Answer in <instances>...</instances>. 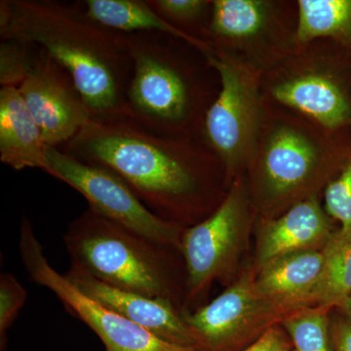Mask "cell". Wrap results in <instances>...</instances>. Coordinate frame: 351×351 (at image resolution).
<instances>
[{
  "mask_svg": "<svg viewBox=\"0 0 351 351\" xmlns=\"http://www.w3.org/2000/svg\"><path fill=\"white\" fill-rule=\"evenodd\" d=\"M58 149L112 171L152 213L182 228L209 217L230 189L202 138L165 137L125 117H93Z\"/></svg>",
  "mask_w": 351,
  "mask_h": 351,
  "instance_id": "cell-1",
  "label": "cell"
},
{
  "mask_svg": "<svg viewBox=\"0 0 351 351\" xmlns=\"http://www.w3.org/2000/svg\"><path fill=\"white\" fill-rule=\"evenodd\" d=\"M0 38L43 49L71 76L94 117H123L131 61L119 34L77 3L1 0Z\"/></svg>",
  "mask_w": 351,
  "mask_h": 351,
  "instance_id": "cell-2",
  "label": "cell"
},
{
  "mask_svg": "<svg viewBox=\"0 0 351 351\" xmlns=\"http://www.w3.org/2000/svg\"><path fill=\"white\" fill-rule=\"evenodd\" d=\"M131 61L123 117L165 137L200 140L221 87L207 54L161 32L119 34Z\"/></svg>",
  "mask_w": 351,
  "mask_h": 351,
  "instance_id": "cell-3",
  "label": "cell"
},
{
  "mask_svg": "<svg viewBox=\"0 0 351 351\" xmlns=\"http://www.w3.org/2000/svg\"><path fill=\"white\" fill-rule=\"evenodd\" d=\"M351 154V131L334 132L263 100L243 172L258 217H276L323 193Z\"/></svg>",
  "mask_w": 351,
  "mask_h": 351,
  "instance_id": "cell-4",
  "label": "cell"
},
{
  "mask_svg": "<svg viewBox=\"0 0 351 351\" xmlns=\"http://www.w3.org/2000/svg\"><path fill=\"white\" fill-rule=\"evenodd\" d=\"M71 263L112 287L172 302L184 301L178 277L182 252L127 230L90 209L73 219L63 237Z\"/></svg>",
  "mask_w": 351,
  "mask_h": 351,
  "instance_id": "cell-5",
  "label": "cell"
},
{
  "mask_svg": "<svg viewBox=\"0 0 351 351\" xmlns=\"http://www.w3.org/2000/svg\"><path fill=\"white\" fill-rule=\"evenodd\" d=\"M263 100L327 130L351 131V59L331 39L298 44L261 76Z\"/></svg>",
  "mask_w": 351,
  "mask_h": 351,
  "instance_id": "cell-6",
  "label": "cell"
},
{
  "mask_svg": "<svg viewBox=\"0 0 351 351\" xmlns=\"http://www.w3.org/2000/svg\"><path fill=\"white\" fill-rule=\"evenodd\" d=\"M298 0H212L205 43L258 75L274 69L297 46Z\"/></svg>",
  "mask_w": 351,
  "mask_h": 351,
  "instance_id": "cell-7",
  "label": "cell"
},
{
  "mask_svg": "<svg viewBox=\"0 0 351 351\" xmlns=\"http://www.w3.org/2000/svg\"><path fill=\"white\" fill-rule=\"evenodd\" d=\"M257 213L243 175L230 184L219 207L182 232L186 284L182 311L191 313L216 281H225L239 262Z\"/></svg>",
  "mask_w": 351,
  "mask_h": 351,
  "instance_id": "cell-8",
  "label": "cell"
},
{
  "mask_svg": "<svg viewBox=\"0 0 351 351\" xmlns=\"http://www.w3.org/2000/svg\"><path fill=\"white\" fill-rule=\"evenodd\" d=\"M208 60L218 71L221 87L205 115L202 140L225 169L228 188L243 174L262 119L261 76L212 52Z\"/></svg>",
  "mask_w": 351,
  "mask_h": 351,
  "instance_id": "cell-9",
  "label": "cell"
},
{
  "mask_svg": "<svg viewBox=\"0 0 351 351\" xmlns=\"http://www.w3.org/2000/svg\"><path fill=\"white\" fill-rule=\"evenodd\" d=\"M19 252L31 280L56 295L69 314L98 336L105 351H198L159 339L76 288L50 265L27 216L21 219Z\"/></svg>",
  "mask_w": 351,
  "mask_h": 351,
  "instance_id": "cell-10",
  "label": "cell"
},
{
  "mask_svg": "<svg viewBox=\"0 0 351 351\" xmlns=\"http://www.w3.org/2000/svg\"><path fill=\"white\" fill-rule=\"evenodd\" d=\"M43 172L69 184L88 202V209L131 232L181 250L186 228L152 213L123 180L106 168L83 162L58 147H46Z\"/></svg>",
  "mask_w": 351,
  "mask_h": 351,
  "instance_id": "cell-11",
  "label": "cell"
},
{
  "mask_svg": "<svg viewBox=\"0 0 351 351\" xmlns=\"http://www.w3.org/2000/svg\"><path fill=\"white\" fill-rule=\"evenodd\" d=\"M255 277L253 267L245 270L209 304L193 313L182 311L195 330L200 351H243L270 328L299 311L263 297Z\"/></svg>",
  "mask_w": 351,
  "mask_h": 351,
  "instance_id": "cell-12",
  "label": "cell"
},
{
  "mask_svg": "<svg viewBox=\"0 0 351 351\" xmlns=\"http://www.w3.org/2000/svg\"><path fill=\"white\" fill-rule=\"evenodd\" d=\"M36 48L32 71L18 89L43 132L46 147H60L75 138L94 115L69 73Z\"/></svg>",
  "mask_w": 351,
  "mask_h": 351,
  "instance_id": "cell-13",
  "label": "cell"
},
{
  "mask_svg": "<svg viewBox=\"0 0 351 351\" xmlns=\"http://www.w3.org/2000/svg\"><path fill=\"white\" fill-rule=\"evenodd\" d=\"M64 276L88 297L121 314L159 339L200 351L195 330L186 322L182 309L172 302L112 287L73 263H71Z\"/></svg>",
  "mask_w": 351,
  "mask_h": 351,
  "instance_id": "cell-14",
  "label": "cell"
},
{
  "mask_svg": "<svg viewBox=\"0 0 351 351\" xmlns=\"http://www.w3.org/2000/svg\"><path fill=\"white\" fill-rule=\"evenodd\" d=\"M334 219L325 211L320 196L301 201L276 217H257V271L270 261L297 253L323 250L337 230Z\"/></svg>",
  "mask_w": 351,
  "mask_h": 351,
  "instance_id": "cell-15",
  "label": "cell"
},
{
  "mask_svg": "<svg viewBox=\"0 0 351 351\" xmlns=\"http://www.w3.org/2000/svg\"><path fill=\"white\" fill-rule=\"evenodd\" d=\"M323 265L322 250L281 256L256 271V287L263 297L281 306L293 309L313 306Z\"/></svg>",
  "mask_w": 351,
  "mask_h": 351,
  "instance_id": "cell-16",
  "label": "cell"
},
{
  "mask_svg": "<svg viewBox=\"0 0 351 351\" xmlns=\"http://www.w3.org/2000/svg\"><path fill=\"white\" fill-rule=\"evenodd\" d=\"M46 145L43 132L19 89H0V160L13 170H43Z\"/></svg>",
  "mask_w": 351,
  "mask_h": 351,
  "instance_id": "cell-17",
  "label": "cell"
},
{
  "mask_svg": "<svg viewBox=\"0 0 351 351\" xmlns=\"http://www.w3.org/2000/svg\"><path fill=\"white\" fill-rule=\"evenodd\" d=\"M80 5L90 19L117 34L161 32L186 41L205 54L213 52L207 44L184 34L163 20L147 0H86L80 2Z\"/></svg>",
  "mask_w": 351,
  "mask_h": 351,
  "instance_id": "cell-18",
  "label": "cell"
},
{
  "mask_svg": "<svg viewBox=\"0 0 351 351\" xmlns=\"http://www.w3.org/2000/svg\"><path fill=\"white\" fill-rule=\"evenodd\" d=\"M297 45L331 39L351 59V0H298Z\"/></svg>",
  "mask_w": 351,
  "mask_h": 351,
  "instance_id": "cell-19",
  "label": "cell"
},
{
  "mask_svg": "<svg viewBox=\"0 0 351 351\" xmlns=\"http://www.w3.org/2000/svg\"><path fill=\"white\" fill-rule=\"evenodd\" d=\"M322 253L324 265L314 293L313 306L334 311L351 294V228H337Z\"/></svg>",
  "mask_w": 351,
  "mask_h": 351,
  "instance_id": "cell-20",
  "label": "cell"
},
{
  "mask_svg": "<svg viewBox=\"0 0 351 351\" xmlns=\"http://www.w3.org/2000/svg\"><path fill=\"white\" fill-rule=\"evenodd\" d=\"M332 309L308 306L295 311L280 323L292 343V351H335Z\"/></svg>",
  "mask_w": 351,
  "mask_h": 351,
  "instance_id": "cell-21",
  "label": "cell"
},
{
  "mask_svg": "<svg viewBox=\"0 0 351 351\" xmlns=\"http://www.w3.org/2000/svg\"><path fill=\"white\" fill-rule=\"evenodd\" d=\"M163 20L184 34L205 43L212 0H147ZM208 45V44H207Z\"/></svg>",
  "mask_w": 351,
  "mask_h": 351,
  "instance_id": "cell-22",
  "label": "cell"
},
{
  "mask_svg": "<svg viewBox=\"0 0 351 351\" xmlns=\"http://www.w3.org/2000/svg\"><path fill=\"white\" fill-rule=\"evenodd\" d=\"M36 45L6 39L0 44V84L19 88L31 73L36 54Z\"/></svg>",
  "mask_w": 351,
  "mask_h": 351,
  "instance_id": "cell-23",
  "label": "cell"
},
{
  "mask_svg": "<svg viewBox=\"0 0 351 351\" xmlns=\"http://www.w3.org/2000/svg\"><path fill=\"white\" fill-rule=\"evenodd\" d=\"M325 211L339 228H351V154L323 191Z\"/></svg>",
  "mask_w": 351,
  "mask_h": 351,
  "instance_id": "cell-24",
  "label": "cell"
},
{
  "mask_svg": "<svg viewBox=\"0 0 351 351\" xmlns=\"http://www.w3.org/2000/svg\"><path fill=\"white\" fill-rule=\"evenodd\" d=\"M27 299V292L10 272L0 274V351H6L8 331Z\"/></svg>",
  "mask_w": 351,
  "mask_h": 351,
  "instance_id": "cell-25",
  "label": "cell"
},
{
  "mask_svg": "<svg viewBox=\"0 0 351 351\" xmlns=\"http://www.w3.org/2000/svg\"><path fill=\"white\" fill-rule=\"evenodd\" d=\"M243 351H292V343L281 325H276Z\"/></svg>",
  "mask_w": 351,
  "mask_h": 351,
  "instance_id": "cell-26",
  "label": "cell"
},
{
  "mask_svg": "<svg viewBox=\"0 0 351 351\" xmlns=\"http://www.w3.org/2000/svg\"><path fill=\"white\" fill-rule=\"evenodd\" d=\"M331 329L335 351H351V321L336 309L332 313Z\"/></svg>",
  "mask_w": 351,
  "mask_h": 351,
  "instance_id": "cell-27",
  "label": "cell"
},
{
  "mask_svg": "<svg viewBox=\"0 0 351 351\" xmlns=\"http://www.w3.org/2000/svg\"><path fill=\"white\" fill-rule=\"evenodd\" d=\"M336 311H339L341 314L348 317V319L351 321V294L348 295V299L343 302V304H341V307H339Z\"/></svg>",
  "mask_w": 351,
  "mask_h": 351,
  "instance_id": "cell-28",
  "label": "cell"
}]
</instances>
